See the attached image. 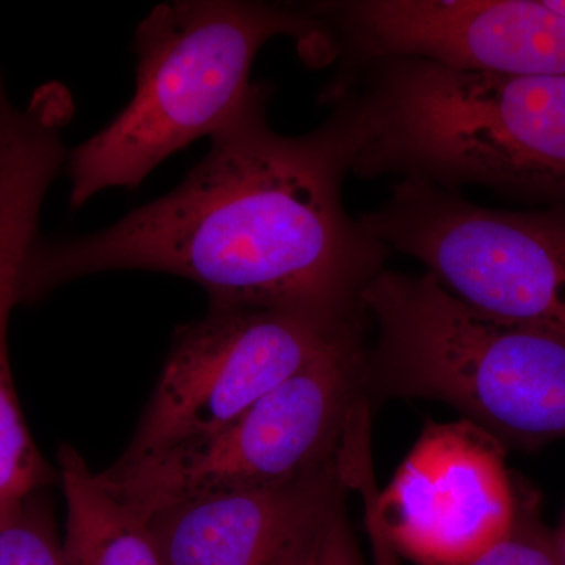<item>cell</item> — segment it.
<instances>
[{"label": "cell", "instance_id": "obj_1", "mask_svg": "<svg viewBox=\"0 0 565 565\" xmlns=\"http://www.w3.org/2000/svg\"><path fill=\"white\" fill-rule=\"evenodd\" d=\"M270 96L269 84H255L172 192L103 232L40 239L21 305L87 275L151 270L202 286L211 308L362 326L364 289L392 252L345 211L351 128L332 109L315 131L282 136L267 120Z\"/></svg>", "mask_w": 565, "mask_h": 565}, {"label": "cell", "instance_id": "obj_2", "mask_svg": "<svg viewBox=\"0 0 565 565\" xmlns=\"http://www.w3.org/2000/svg\"><path fill=\"white\" fill-rule=\"evenodd\" d=\"M321 99L349 122L356 177L565 206V77L377 58L341 65Z\"/></svg>", "mask_w": 565, "mask_h": 565}, {"label": "cell", "instance_id": "obj_3", "mask_svg": "<svg viewBox=\"0 0 565 565\" xmlns=\"http://www.w3.org/2000/svg\"><path fill=\"white\" fill-rule=\"evenodd\" d=\"M278 36L296 40L311 65L334 57L332 33L310 7L241 0L156 7L137 28L131 102L70 150L71 207L106 189L137 188L173 152L218 131L255 87L256 55Z\"/></svg>", "mask_w": 565, "mask_h": 565}, {"label": "cell", "instance_id": "obj_4", "mask_svg": "<svg viewBox=\"0 0 565 565\" xmlns=\"http://www.w3.org/2000/svg\"><path fill=\"white\" fill-rule=\"evenodd\" d=\"M362 305L375 326L364 352L370 404L438 401L504 448L565 440V334L482 313L426 270H382Z\"/></svg>", "mask_w": 565, "mask_h": 565}, {"label": "cell", "instance_id": "obj_5", "mask_svg": "<svg viewBox=\"0 0 565 565\" xmlns=\"http://www.w3.org/2000/svg\"><path fill=\"white\" fill-rule=\"evenodd\" d=\"M363 329L338 338L218 433L96 473L150 519L173 505L288 481L337 456L364 393Z\"/></svg>", "mask_w": 565, "mask_h": 565}, {"label": "cell", "instance_id": "obj_6", "mask_svg": "<svg viewBox=\"0 0 565 565\" xmlns=\"http://www.w3.org/2000/svg\"><path fill=\"white\" fill-rule=\"evenodd\" d=\"M359 222L476 310L565 334V206L494 210L459 191L399 180Z\"/></svg>", "mask_w": 565, "mask_h": 565}, {"label": "cell", "instance_id": "obj_7", "mask_svg": "<svg viewBox=\"0 0 565 565\" xmlns=\"http://www.w3.org/2000/svg\"><path fill=\"white\" fill-rule=\"evenodd\" d=\"M371 412L349 419L337 460L348 489L373 505L397 553L423 565H467L516 519L505 448L473 423H429L385 490L371 462Z\"/></svg>", "mask_w": 565, "mask_h": 565}, {"label": "cell", "instance_id": "obj_8", "mask_svg": "<svg viewBox=\"0 0 565 565\" xmlns=\"http://www.w3.org/2000/svg\"><path fill=\"white\" fill-rule=\"evenodd\" d=\"M363 329L307 316L211 308L174 332L161 377L115 463L139 462L228 426L338 338Z\"/></svg>", "mask_w": 565, "mask_h": 565}, {"label": "cell", "instance_id": "obj_9", "mask_svg": "<svg viewBox=\"0 0 565 565\" xmlns=\"http://www.w3.org/2000/svg\"><path fill=\"white\" fill-rule=\"evenodd\" d=\"M343 65L422 58L503 76L565 77V17L546 0H340L311 3Z\"/></svg>", "mask_w": 565, "mask_h": 565}, {"label": "cell", "instance_id": "obj_10", "mask_svg": "<svg viewBox=\"0 0 565 565\" xmlns=\"http://www.w3.org/2000/svg\"><path fill=\"white\" fill-rule=\"evenodd\" d=\"M337 456L288 481L147 520L166 565H310L348 492Z\"/></svg>", "mask_w": 565, "mask_h": 565}, {"label": "cell", "instance_id": "obj_11", "mask_svg": "<svg viewBox=\"0 0 565 565\" xmlns=\"http://www.w3.org/2000/svg\"><path fill=\"white\" fill-rule=\"evenodd\" d=\"M66 565H166L147 519L98 481L76 448L58 451Z\"/></svg>", "mask_w": 565, "mask_h": 565}, {"label": "cell", "instance_id": "obj_12", "mask_svg": "<svg viewBox=\"0 0 565 565\" xmlns=\"http://www.w3.org/2000/svg\"><path fill=\"white\" fill-rule=\"evenodd\" d=\"M516 519L511 533L467 565H565L561 552L541 525L531 500L516 492ZM364 522L373 550L374 565H399L397 552L386 537L373 509L364 508Z\"/></svg>", "mask_w": 565, "mask_h": 565}, {"label": "cell", "instance_id": "obj_13", "mask_svg": "<svg viewBox=\"0 0 565 565\" xmlns=\"http://www.w3.org/2000/svg\"><path fill=\"white\" fill-rule=\"evenodd\" d=\"M0 565H66L51 508L41 492L0 515Z\"/></svg>", "mask_w": 565, "mask_h": 565}, {"label": "cell", "instance_id": "obj_14", "mask_svg": "<svg viewBox=\"0 0 565 565\" xmlns=\"http://www.w3.org/2000/svg\"><path fill=\"white\" fill-rule=\"evenodd\" d=\"M310 565H363L359 546L345 516V508L334 514Z\"/></svg>", "mask_w": 565, "mask_h": 565}, {"label": "cell", "instance_id": "obj_15", "mask_svg": "<svg viewBox=\"0 0 565 565\" xmlns=\"http://www.w3.org/2000/svg\"><path fill=\"white\" fill-rule=\"evenodd\" d=\"M550 7H553L557 11V13L563 14L565 17V0H546Z\"/></svg>", "mask_w": 565, "mask_h": 565}, {"label": "cell", "instance_id": "obj_16", "mask_svg": "<svg viewBox=\"0 0 565 565\" xmlns=\"http://www.w3.org/2000/svg\"><path fill=\"white\" fill-rule=\"evenodd\" d=\"M565 553V552H564Z\"/></svg>", "mask_w": 565, "mask_h": 565}]
</instances>
